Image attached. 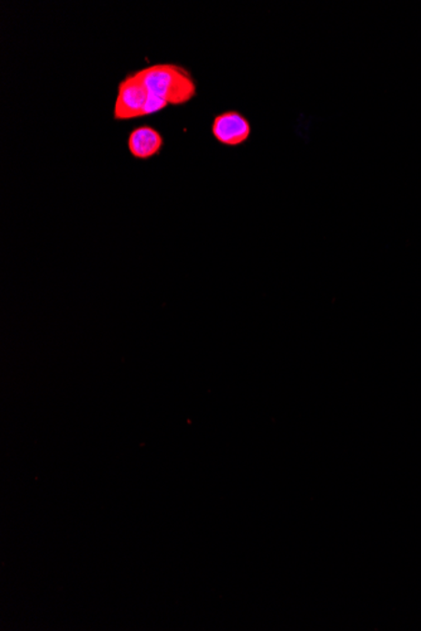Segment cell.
I'll use <instances>...</instances> for the list:
<instances>
[{
  "label": "cell",
  "instance_id": "obj_2",
  "mask_svg": "<svg viewBox=\"0 0 421 631\" xmlns=\"http://www.w3.org/2000/svg\"><path fill=\"white\" fill-rule=\"evenodd\" d=\"M149 91L137 71L128 73L119 82L114 104V119L119 121H134L145 116Z\"/></svg>",
  "mask_w": 421,
  "mask_h": 631
},
{
  "label": "cell",
  "instance_id": "obj_1",
  "mask_svg": "<svg viewBox=\"0 0 421 631\" xmlns=\"http://www.w3.org/2000/svg\"><path fill=\"white\" fill-rule=\"evenodd\" d=\"M139 78L149 94L164 100L168 105L188 104L197 95V82L191 71L177 63H155L138 69Z\"/></svg>",
  "mask_w": 421,
  "mask_h": 631
},
{
  "label": "cell",
  "instance_id": "obj_4",
  "mask_svg": "<svg viewBox=\"0 0 421 631\" xmlns=\"http://www.w3.org/2000/svg\"><path fill=\"white\" fill-rule=\"evenodd\" d=\"M164 145L163 135L151 125L132 129L128 136V149L132 158L147 161L158 155Z\"/></svg>",
  "mask_w": 421,
  "mask_h": 631
},
{
  "label": "cell",
  "instance_id": "obj_3",
  "mask_svg": "<svg viewBox=\"0 0 421 631\" xmlns=\"http://www.w3.org/2000/svg\"><path fill=\"white\" fill-rule=\"evenodd\" d=\"M212 136L221 145L237 148L250 139L253 126L250 121L237 110H227L215 116L211 125Z\"/></svg>",
  "mask_w": 421,
  "mask_h": 631
}]
</instances>
